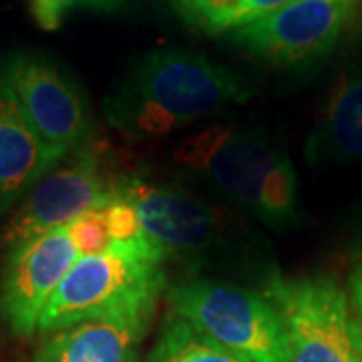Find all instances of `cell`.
Masks as SVG:
<instances>
[{"label":"cell","instance_id":"cell-8","mask_svg":"<svg viewBox=\"0 0 362 362\" xmlns=\"http://www.w3.org/2000/svg\"><path fill=\"white\" fill-rule=\"evenodd\" d=\"M354 4L356 0H292L228 35L264 63L300 65L332 51L352 16Z\"/></svg>","mask_w":362,"mask_h":362},{"label":"cell","instance_id":"cell-7","mask_svg":"<svg viewBox=\"0 0 362 362\" xmlns=\"http://www.w3.org/2000/svg\"><path fill=\"white\" fill-rule=\"evenodd\" d=\"M21 113L59 161L89 141L90 115L77 85L47 59L14 52L0 69Z\"/></svg>","mask_w":362,"mask_h":362},{"label":"cell","instance_id":"cell-3","mask_svg":"<svg viewBox=\"0 0 362 362\" xmlns=\"http://www.w3.org/2000/svg\"><path fill=\"white\" fill-rule=\"evenodd\" d=\"M168 286L163 262L111 247L78 258L40 316V332H57L93 320L145 326Z\"/></svg>","mask_w":362,"mask_h":362},{"label":"cell","instance_id":"cell-2","mask_svg":"<svg viewBox=\"0 0 362 362\" xmlns=\"http://www.w3.org/2000/svg\"><path fill=\"white\" fill-rule=\"evenodd\" d=\"M173 159L270 228L298 218V175L284 149L258 131L216 125L185 137Z\"/></svg>","mask_w":362,"mask_h":362},{"label":"cell","instance_id":"cell-5","mask_svg":"<svg viewBox=\"0 0 362 362\" xmlns=\"http://www.w3.org/2000/svg\"><path fill=\"white\" fill-rule=\"evenodd\" d=\"M266 296L288 332L290 362H362V324L330 276H274Z\"/></svg>","mask_w":362,"mask_h":362},{"label":"cell","instance_id":"cell-19","mask_svg":"<svg viewBox=\"0 0 362 362\" xmlns=\"http://www.w3.org/2000/svg\"><path fill=\"white\" fill-rule=\"evenodd\" d=\"M349 288L352 302H354V306H356V312L361 314L362 318V259L352 268V272H350Z\"/></svg>","mask_w":362,"mask_h":362},{"label":"cell","instance_id":"cell-9","mask_svg":"<svg viewBox=\"0 0 362 362\" xmlns=\"http://www.w3.org/2000/svg\"><path fill=\"white\" fill-rule=\"evenodd\" d=\"M81 258L69 226L6 250L0 276V314L16 337L39 330L54 290Z\"/></svg>","mask_w":362,"mask_h":362},{"label":"cell","instance_id":"cell-18","mask_svg":"<svg viewBox=\"0 0 362 362\" xmlns=\"http://www.w3.org/2000/svg\"><path fill=\"white\" fill-rule=\"evenodd\" d=\"M292 0H242V16H240V26L247 25L258 21L259 16L274 13L278 8H282L286 4H290ZM238 26V28H240Z\"/></svg>","mask_w":362,"mask_h":362},{"label":"cell","instance_id":"cell-4","mask_svg":"<svg viewBox=\"0 0 362 362\" xmlns=\"http://www.w3.org/2000/svg\"><path fill=\"white\" fill-rule=\"evenodd\" d=\"M171 314L250 362H290L284 320L266 294L218 280L169 288Z\"/></svg>","mask_w":362,"mask_h":362},{"label":"cell","instance_id":"cell-10","mask_svg":"<svg viewBox=\"0 0 362 362\" xmlns=\"http://www.w3.org/2000/svg\"><path fill=\"white\" fill-rule=\"evenodd\" d=\"M115 195L133 206L143 232L165 258L206 250L220 230L218 216L206 202L137 175L119 177Z\"/></svg>","mask_w":362,"mask_h":362},{"label":"cell","instance_id":"cell-11","mask_svg":"<svg viewBox=\"0 0 362 362\" xmlns=\"http://www.w3.org/2000/svg\"><path fill=\"white\" fill-rule=\"evenodd\" d=\"M59 163L28 127L13 93L0 78V214L21 204Z\"/></svg>","mask_w":362,"mask_h":362},{"label":"cell","instance_id":"cell-14","mask_svg":"<svg viewBox=\"0 0 362 362\" xmlns=\"http://www.w3.org/2000/svg\"><path fill=\"white\" fill-rule=\"evenodd\" d=\"M143 362H250L211 338L197 332L192 324L169 314L156 344Z\"/></svg>","mask_w":362,"mask_h":362},{"label":"cell","instance_id":"cell-12","mask_svg":"<svg viewBox=\"0 0 362 362\" xmlns=\"http://www.w3.org/2000/svg\"><path fill=\"white\" fill-rule=\"evenodd\" d=\"M306 159L314 168L354 163L362 159V71H340L316 127L306 139Z\"/></svg>","mask_w":362,"mask_h":362},{"label":"cell","instance_id":"cell-6","mask_svg":"<svg viewBox=\"0 0 362 362\" xmlns=\"http://www.w3.org/2000/svg\"><path fill=\"white\" fill-rule=\"evenodd\" d=\"M115 181L93 139L71 153V159L57 165L51 173L25 195L4 226L0 246H21L42 233L66 228L85 211L107 207L115 199Z\"/></svg>","mask_w":362,"mask_h":362},{"label":"cell","instance_id":"cell-15","mask_svg":"<svg viewBox=\"0 0 362 362\" xmlns=\"http://www.w3.org/2000/svg\"><path fill=\"white\" fill-rule=\"evenodd\" d=\"M180 11L209 35L232 33L240 26L242 0H180Z\"/></svg>","mask_w":362,"mask_h":362},{"label":"cell","instance_id":"cell-13","mask_svg":"<svg viewBox=\"0 0 362 362\" xmlns=\"http://www.w3.org/2000/svg\"><path fill=\"white\" fill-rule=\"evenodd\" d=\"M145 326L93 320L52 332L26 362H135Z\"/></svg>","mask_w":362,"mask_h":362},{"label":"cell","instance_id":"cell-17","mask_svg":"<svg viewBox=\"0 0 362 362\" xmlns=\"http://www.w3.org/2000/svg\"><path fill=\"white\" fill-rule=\"evenodd\" d=\"M117 0H30L37 23L47 30L59 28L63 16L73 8H111Z\"/></svg>","mask_w":362,"mask_h":362},{"label":"cell","instance_id":"cell-1","mask_svg":"<svg viewBox=\"0 0 362 362\" xmlns=\"http://www.w3.org/2000/svg\"><path fill=\"white\" fill-rule=\"evenodd\" d=\"M252 93L238 73L199 52L157 49L105 99V117L129 137H161L246 103Z\"/></svg>","mask_w":362,"mask_h":362},{"label":"cell","instance_id":"cell-16","mask_svg":"<svg viewBox=\"0 0 362 362\" xmlns=\"http://www.w3.org/2000/svg\"><path fill=\"white\" fill-rule=\"evenodd\" d=\"M69 232H71V238L77 246L81 258L101 256V254L111 252V247H113L105 207L85 211L81 218H77L69 226Z\"/></svg>","mask_w":362,"mask_h":362}]
</instances>
